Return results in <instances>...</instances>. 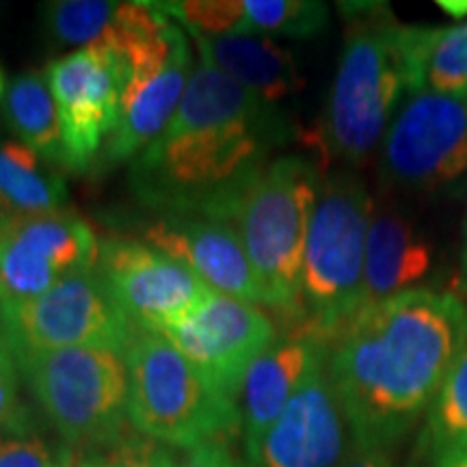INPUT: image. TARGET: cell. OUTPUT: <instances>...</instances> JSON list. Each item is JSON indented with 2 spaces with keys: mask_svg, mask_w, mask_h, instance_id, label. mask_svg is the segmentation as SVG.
I'll return each mask as SVG.
<instances>
[{
  "mask_svg": "<svg viewBox=\"0 0 467 467\" xmlns=\"http://www.w3.org/2000/svg\"><path fill=\"white\" fill-rule=\"evenodd\" d=\"M0 221H3V210H0Z\"/></svg>",
  "mask_w": 467,
  "mask_h": 467,
  "instance_id": "36",
  "label": "cell"
},
{
  "mask_svg": "<svg viewBox=\"0 0 467 467\" xmlns=\"http://www.w3.org/2000/svg\"><path fill=\"white\" fill-rule=\"evenodd\" d=\"M143 241L182 262L214 292L265 306V290L236 227L203 214H159Z\"/></svg>",
  "mask_w": 467,
  "mask_h": 467,
  "instance_id": "15",
  "label": "cell"
},
{
  "mask_svg": "<svg viewBox=\"0 0 467 467\" xmlns=\"http://www.w3.org/2000/svg\"><path fill=\"white\" fill-rule=\"evenodd\" d=\"M347 35L329 100L307 145L331 161L361 165L385 139L405 93L426 89V67L441 28L400 25L388 5H342Z\"/></svg>",
  "mask_w": 467,
  "mask_h": 467,
  "instance_id": "3",
  "label": "cell"
},
{
  "mask_svg": "<svg viewBox=\"0 0 467 467\" xmlns=\"http://www.w3.org/2000/svg\"><path fill=\"white\" fill-rule=\"evenodd\" d=\"M329 22V7L314 0H243V17L234 35L307 39Z\"/></svg>",
  "mask_w": 467,
  "mask_h": 467,
  "instance_id": "24",
  "label": "cell"
},
{
  "mask_svg": "<svg viewBox=\"0 0 467 467\" xmlns=\"http://www.w3.org/2000/svg\"><path fill=\"white\" fill-rule=\"evenodd\" d=\"M46 78L58 110L66 169L87 171L119 124L130 80L126 57L107 44L89 46L52 61Z\"/></svg>",
  "mask_w": 467,
  "mask_h": 467,
  "instance_id": "10",
  "label": "cell"
},
{
  "mask_svg": "<svg viewBox=\"0 0 467 467\" xmlns=\"http://www.w3.org/2000/svg\"><path fill=\"white\" fill-rule=\"evenodd\" d=\"M11 132L50 167L66 169L61 124L46 74L26 72L11 80L0 109Z\"/></svg>",
  "mask_w": 467,
  "mask_h": 467,
  "instance_id": "20",
  "label": "cell"
},
{
  "mask_svg": "<svg viewBox=\"0 0 467 467\" xmlns=\"http://www.w3.org/2000/svg\"><path fill=\"white\" fill-rule=\"evenodd\" d=\"M323 169L303 156H279L251 182L234 210L236 227L265 290V307L277 309L285 329L301 318L306 243Z\"/></svg>",
  "mask_w": 467,
  "mask_h": 467,
  "instance_id": "5",
  "label": "cell"
},
{
  "mask_svg": "<svg viewBox=\"0 0 467 467\" xmlns=\"http://www.w3.org/2000/svg\"><path fill=\"white\" fill-rule=\"evenodd\" d=\"M241 467H251V465H249V463H247V461H244V463H243V465H241Z\"/></svg>",
  "mask_w": 467,
  "mask_h": 467,
  "instance_id": "35",
  "label": "cell"
},
{
  "mask_svg": "<svg viewBox=\"0 0 467 467\" xmlns=\"http://www.w3.org/2000/svg\"><path fill=\"white\" fill-rule=\"evenodd\" d=\"M121 3L107 0H57L42 7V22L57 46L104 44L115 31Z\"/></svg>",
  "mask_w": 467,
  "mask_h": 467,
  "instance_id": "23",
  "label": "cell"
},
{
  "mask_svg": "<svg viewBox=\"0 0 467 467\" xmlns=\"http://www.w3.org/2000/svg\"><path fill=\"white\" fill-rule=\"evenodd\" d=\"M467 443V344L443 379L440 392L426 411L420 448L431 459L448 448Z\"/></svg>",
  "mask_w": 467,
  "mask_h": 467,
  "instance_id": "22",
  "label": "cell"
},
{
  "mask_svg": "<svg viewBox=\"0 0 467 467\" xmlns=\"http://www.w3.org/2000/svg\"><path fill=\"white\" fill-rule=\"evenodd\" d=\"M467 344V299L413 288L361 312L336 337L327 372L350 441L389 452L429 411Z\"/></svg>",
  "mask_w": 467,
  "mask_h": 467,
  "instance_id": "1",
  "label": "cell"
},
{
  "mask_svg": "<svg viewBox=\"0 0 467 467\" xmlns=\"http://www.w3.org/2000/svg\"><path fill=\"white\" fill-rule=\"evenodd\" d=\"M3 89H5V78H3V72H0V96H3Z\"/></svg>",
  "mask_w": 467,
  "mask_h": 467,
  "instance_id": "34",
  "label": "cell"
},
{
  "mask_svg": "<svg viewBox=\"0 0 467 467\" xmlns=\"http://www.w3.org/2000/svg\"><path fill=\"white\" fill-rule=\"evenodd\" d=\"M375 203L350 169L323 175L309 221L301 275V318L285 334L329 350L361 309L366 241Z\"/></svg>",
  "mask_w": 467,
  "mask_h": 467,
  "instance_id": "4",
  "label": "cell"
},
{
  "mask_svg": "<svg viewBox=\"0 0 467 467\" xmlns=\"http://www.w3.org/2000/svg\"><path fill=\"white\" fill-rule=\"evenodd\" d=\"M0 307H3V301H0Z\"/></svg>",
  "mask_w": 467,
  "mask_h": 467,
  "instance_id": "38",
  "label": "cell"
},
{
  "mask_svg": "<svg viewBox=\"0 0 467 467\" xmlns=\"http://www.w3.org/2000/svg\"><path fill=\"white\" fill-rule=\"evenodd\" d=\"M128 420L132 429L169 448L230 440L241 429L236 402L203 381L162 334L139 331L124 353Z\"/></svg>",
  "mask_w": 467,
  "mask_h": 467,
  "instance_id": "6",
  "label": "cell"
},
{
  "mask_svg": "<svg viewBox=\"0 0 467 467\" xmlns=\"http://www.w3.org/2000/svg\"><path fill=\"white\" fill-rule=\"evenodd\" d=\"M0 323L14 358L78 347L126 353L141 331L117 306L96 266L58 279L37 299L3 306Z\"/></svg>",
  "mask_w": 467,
  "mask_h": 467,
  "instance_id": "8",
  "label": "cell"
},
{
  "mask_svg": "<svg viewBox=\"0 0 467 467\" xmlns=\"http://www.w3.org/2000/svg\"><path fill=\"white\" fill-rule=\"evenodd\" d=\"M440 7L454 17L467 16V0H440Z\"/></svg>",
  "mask_w": 467,
  "mask_h": 467,
  "instance_id": "32",
  "label": "cell"
},
{
  "mask_svg": "<svg viewBox=\"0 0 467 467\" xmlns=\"http://www.w3.org/2000/svg\"><path fill=\"white\" fill-rule=\"evenodd\" d=\"M72 467H180V463L171 448L132 429L113 441L74 454Z\"/></svg>",
  "mask_w": 467,
  "mask_h": 467,
  "instance_id": "25",
  "label": "cell"
},
{
  "mask_svg": "<svg viewBox=\"0 0 467 467\" xmlns=\"http://www.w3.org/2000/svg\"><path fill=\"white\" fill-rule=\"evenodd\" d=\"M241 461H236L227 440H217L202 443L192 448L189 459L184 461L182 467H241Z\"/></svg>",
  "mask_w": 467,
  "mask_h": 467,
  "instance_id": "29",
  "label": "cell"
},
{
  "mask_svg": "<svg viewBox=\"0 0 467 467\" xmlns=\"http://www.w3.org/2000/svg\"><path fill=\"white\" fill-rule=\"evenodd\" d=\"M347 426L323 355L266 433L251 467H342L350 448Z\"/></svg>",
  "mask_w": 467,
  "mask_h": 467,
  "instance_id": "14",
  "label": "cell"
},
{
  "mask_svg": "<svg viewBox=\"0 0 467 467\" xmlns=\"http://www.w3.org/2000/svg\"><path fill=\"white\" fill-rule=\"evenodd\" d=\"M202 57L234 83L275 107L306 87L288 48L265 35H200L191 33Z\"/></svg>",
  "mask_w": 467,
  "mask_h": 467,
  "instance_id": "19",
  "label": "cell"
},
{
  "mask_svg": "<svg viewBox=\"0 0 467 467\" xmlns=\"http://www.w3.org/2000/svg\"><path fill=\"white\" fill-rule=\"evenodd\" d=\"M342 467H394L392 461H389L388 452L372 451V448L358 446V443L350 441L348 454L344 459Z\"/></svg>",
  "mask_w": 467,
  "mask_h": 467,
  "instance_id": "30",
  "label": "cell"
},
{
  "mask_svg": "<svg viewBox=\"0 0 467 467\" xmlns=\"http://www.w3.org/2000/svg\"><path fill=\"white\" fill-rule=\"evenodd\" d=\"M96 271L126 317L156 334L189 318L214 292L182 262L126 238L100 243Z\"/></svg>",
  "mask_w": 467,
  "mask_h": 467,
  "instance_id": "12",
  "label": "cell"
},
{
  "mask_svg": "<svg viewBox=\"0 0 467 467\" xmlns=\"http://www.w3.org/2000/svg\"><path fill=\"white\" fill-rule=\"evenodd\" d=\"M0 11H3V5H0Z\"/></svg>",
  "mask_w": 467,
  "mask_h": 467,
  "instance_id": "37",
  "label": "cell"
},
{
  "mask_svg": "<svg viewBox=\"0 0 467 467\" xmlns=\"http://www.w3.org/2000/svg\"><path fill=\"white\" fill-rule=\"evenodd\" d=\"M69 448H55L37 435L0 433V467H72Z\"/></svg>",
  "mask_w": 467,
  "mask_h": 467,
  "instance_id": "28",
  "label": "cell"
},
{
  "mask_svg": "<svg viewBox=\"0 0 467 467\" xmlns=\"http://www.w3.org/2000/svg\"><path fill=\"white\" fill-rule=\"evenodd\" d=\"M323 355H327V347L320 342L285 334L251 364L238 394L243 448L249 465L258 457L268 431Z\"/></svg>",
  "mask_w": 467,
  "mask_h": 467,
  "instance_id": "16",
  "label": "cell"
},
{
  "mask_svg": "<svg viewBox=\"0 0 467 467\" xmlns=\"http://www.w3.org/2000/svg\"><path fill=\"white\" fill-rule=\"evenodd\" d=\"M426 85L440 93H467V22L440 31L429 57Z\"/></svg>",
  "mask_w": 467,
  "mask_h": 467,
  "instance_id": "26",
  "label": "cell"
},
{
  "mask_svg": "<svg viewBox=\"0 0 467 467\" xmlns=\"http://www.w3.org/2000/svg\"><path fill=\"white\" fill-rule=\"evenodd\" d=\"M20 368L0 323V433L31 435V416L20 394Z\"/></svg>",
  "mask_w": 467,
  "mask_h": 467,
  "instance_id": "27",
  "label": "cell"
},
{
  "mask_svg": "<svg viewBox=\"0 0 467 467\" xmlns=\"http://www.w3.org/2000/svg\"><path fill=\"white\" fill-rule=\"evenodd\" d=\"M100 243L83 217L72 210L0 221V301L22 306L58 279L93 268Z\"/></svg>",
  "mask_w": 467,
  "mask_h": 467,
  "instance_id": "11",
  "label": "cell"
},
{
  "mask_svg": "<svg viewBox=\"0 0 467 467\" xmlns=\"http://www.w3.org/2000/svg\"><path fill=\"white\" fill-rule=\"evenodd\" d=\"M33 399L69 448L102 446L128 426V366L110 348H61L16 355Z\"/></svg>",
  "mask_w": 467,
  "mask_h": 467,
  "instance_id": "7",
  "label": "cell"
},
{
  "mask_svg": "<svg viewBox=\"0 0 467 467\" xmlns=\"http://www.w3.org/2000/svg\"><path fill=\"white\" fill-rule=\"evenodd\" d=\"M463 273H465V279H467V217H465V225H463Z\"/></svg>",
  "mask_w": 467,
  "mask_h": 467,
  "instance_id": "33",
  "label": "cell"
},
{
  "mask_svg": "<svg viewBox=\"0 0 467 467\" xmlns=\"http://www.w3.org/2000/svg\"><path fill=\"white\" fill-rule=\"evenodd\" d=\"M162 336L214 392L236 405L251 364L277 342L275 325L258 306L221 292Z\"/></svg>",
  "mask_w": 467,
  "mask_h": 467,
  "instance_id": "13",
  "label": "cell"
},
{
  "mask_svg": "<svg viewBox=\"0 0 467 467\" xmlns=\"http://www.w3.org/2000/svg\"><path fill=\"white\" fill-rule=\"evenodd\" d=\"M290 137L273 104L202 57L165 132L132 161V192L159 214L232 221L268 156Z\"/></svg>",
  "mask_w": 467,
  "mask_h": 467,
  "instance_id": "2",
  "label": "cell"
},
{
  "mask_svg": "<svg viewBox=\"0 0 467 467\" xmlns=\"http://www.w3.org/2000/svg\"><path fill=\"white\" fill-rule=\"evenodd\" d=\"M431 467H467V443L435 454L433 461H431Z\"/></svg>",
  "mask_w": 467,
  "mask_h": 467,
  "instance_id": "31",
  "label": "cell"
},
{
  "mask_svg": "<svg viewBox=\"0 0 467 467\" xmlns=\"http://www.w3.org/2000/svg\"><path fill=\"white\" fill-rule=\"evenodd\" d=\"M67 189L55 167L25 143L0 137V210L11 217H31L61 210Z\"/></svg>",
  "mask_w": 467,
  "mask_h": 467,
  "instance_id": "21",
  "label": "cell"
},
{
  "mask_svg": "<svg viewBox=\"0 0 467 467\" xmlns=\"http://www.w3.org/2000/svg\"><path fill=\"white\" fill-rule=\"evenodd\" d=\"M431 244L409 217L392 208L372 213L366 241L361 309L413 290L431 271Z\"/></svg>",
  "mask_w": 467,
  "mask_h": 467,
  "instance_id": "17",
  "label": "cell"
},
{
  "mask_svg": "<svg viewBox=\"0 0 467 467\" xmlns=\"http://www.w3.org/2000/svg\"><path fill=\"white\" fill-rule=\"evenodd\" d=\"M467 171V93H413L389 124L381 150L385 186L429 192Z\"/></svg>",
  "mask_w": 467,
  "mask_h": 467,
  "instance_id": "9",
  "label": "cell"
},
{
  "mask_svg": "<svg viewBox=\"0 0 467 467\" xmlns=\"http://www.w3.org/2000/svg\"><path fill=\"white\" fill-rule=\"evenodd\" d=\"M191 61V46L182 31L175 39L165 69L121 104L119 124L104 143L98 165L110 167L134 161L165 132L189 85Z\"/></svg>",
  "mask_w": 467,
  "mask_h": 467,
  "instance_id": "18",
  "label": "cell"
}]
</instances>
